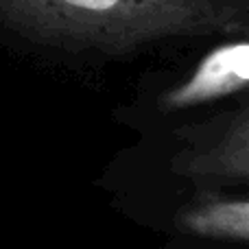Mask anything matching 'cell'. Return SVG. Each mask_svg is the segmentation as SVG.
Returning a JSON list of instances; mask_svg holds the SVG:
<instances>
[{
    "label": "cell",
    "instance_id": "obj_1",
    "mask_svg": "<svg viewBox=\"0 0 249 249\" xmlns=\"http://www.w3.org/2000/svg\"><path fill=\"white\" fill-rule=\"evenodd\" d=\"M42 39L72 51L129 55L181 37L249 29V0H4Z\"/></svg>",
    "mask_w": 249,
    "mask_h": 249
},
{
    "label": "cell",
    "instance_id": "obj_2",
    "mask_svg": "<svg viewBox=\"0 0 249 249\" xmlns=\"http://www.w3.org/2000/svg\"><path fill=\"white\" fill-rule=\"evenodd\" d=\"M249 90V29L221 42L199 59L188 77L158 99L162 114H175Z\"/></svg>",
    "mask_w": 249,
    "mask_h": 249
},
{
    "label": "cell",
    "instance_id": "obj_3",
    "mask_svg": "<svg viewBox=\"0 0 249 249\" xmlns=\"http://www.w3.org/2000/svg\"><path fill=\"white\" fill-rule=\"evenodd\" d=\"M173 166L193 179H249V105L212 142L177 155Z\"/></svg>",
    "mask_w": 249,
    "mask_h": 249
},
{
    "label": "cell",
    "instance_id": "obj_4",
    "mask_svg": "<svg viewBox=\"0 0 249 249\" xmlns=\"http://www.w3.org/2000/svg\"><path fill=\"white\" fill-rule=\"evenodd\" d=\"M177 228L201 238L249 243V199H199L177 214Z\"/></svg>",
    "mask_w": 249,
    "mask_h": 249
}]
</instances>
